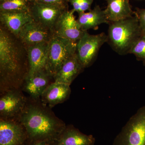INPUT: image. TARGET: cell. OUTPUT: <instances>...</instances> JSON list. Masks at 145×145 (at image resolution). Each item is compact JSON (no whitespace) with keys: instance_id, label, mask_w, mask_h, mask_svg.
I'll use <instances>...</instances> for the list:
<instances>
[{"instance_id":"d6986e66","label":"cell","mask_w":145,"mask_h":145,"mask_svg":"<svg viewBox=\"0 0 145 145\" xmlns=\"http://www.w3.org/2000/svg\"><path fill=\"white\" fill-rule=\"evenodd\" d=\"M77 21L83 31L90 29H96L100 25L109 24L104 10L99 5L89 10L88 12L80 13Z\"/></svg>"},{"instance_id":"277c9868","label":"cell","mask_w":145,"mask_h":145,"mask_svg":"<svg viewBox=\"0 0 145 145\" xmlns=\"http://www.w3.org/2000/svg\"><path fill=\"white\" fill-rule=\"evenodd\" d=\"M77 42L53 34L48 43L45 70L52 78L61 67L76 53Z\"/></svg>"},{"instance_id":"4316f807","label":"cell","mask_w":145,"mask_h":145,"mask_svg":"<svg viewBox=\"0 0 145 145\" xmlns=\"http://www.w3.org/2000/svg\"><path fill=\"white\" fill-rule=\"evenodd\" d=\"M143 64H144V65L145 66V59L143 61Z\"/></svg>"},{"instance_id":"7a4b0ae2","label":"cell","mask_w":145,"mask_h":145,"mask_svg":"<svg viewBox=\"0 0 145 145\" xmlns=\"http://www.w3.org/2000/svg\"><path fill=\"white\" fill-rule=\"evenodd\" d=\"M14 40L0 29V92L21 88L28 73Z\"/></svg>"},{"instance_id":"ffe728a7","label":"cell","mask_w":145,"mask_h":145,"mask_svg":"<svg viewBox=\"0 0 145 145\" xmlns=\"http://www.w3.org/2000/svg\"><path fill=\"white\" fill-rule=\"evenodd\" d=\"M28 0H0V11L29 12Z\"/></svg>"},{"instance_id":"52a82bcc","label":"cell","mask_w":145,"mask_h":145,"mask_svg":"<svg viewBox=\"0 0 145 145\" xmlns=\"http://www.w3.org/2000/svg\"><path fill=\"white\" fill-rule=\"evenodd\" d=\"M0 119H17L25 108L27 98L21 88L9 89L1 93Z\"/></svg>"},{"instance_id":"7c38bea8","label":"cell","mask_w":145,"mask_h":145,"mask_svg":"<svg viewBox=\"0 0 145 145\" xmlns=\"http://www.w3.org/2000/svg\"><path fill=\"white\" fill-rule=\"evenodd\" d=\"M52 77L45 69L36 72L31 76H26L21 89L28 93L34 99H40L44 91L50 83Z\"/></svg>"},{"instance_id":"44dd1931","label":"cell","mask_w":145,"mask_h":145,"mask_svg":"<svg viewBox=\"0 0 145 145\" xmlns=\"http://www.w3.org/2000/svg\"><path fill=\"white\" fill-rule=\"evenodd\" d=\"M129 54H134L139 59H145V34H142L132 47Z\"/></svg>"},{"instance_id":"ac0fdd59","label":"cell","mask_w":145,"mask_h":145,"mask_svg":"<svg viewBox=\"0 0 145 145\" xmlns=\"http://www.w3.org/2000/svg\"><path fill=\"white\" fill-rule=\"evenodd\" d=\"M107 5L105 10L109 22L130 18L134 15L129 0H105Z\"/></svg>"},{"instance_id":"603a6c76","label":"cell","mask_w":145,"mask_h":145,"mask_svg":"<svg viewBox=\"0 0 145 145\" xmlns=\"http://www.w3.org/2000/svg\"><path fill=\"white\" fill-rule=\"evenodd\" d=\"M134 14L137 17L142 34H145V8H137Z\"/></svg>"},{"instance_id":"8fae6325","label":"cell","mask_w":145,"mask_h":145,"mask_svg":"<svg viewBox=\"0 0 145 145\" xmlns=\"http://www.w3.org/2000/svg\"><path fill=\"white\" fill-rule=\"evenodd\" d=\"M53 34L49 29L33 20L23 27L18 37L27 47L49 42Z\"/></svg>"},{"instance_id":"e0dca14e","label":"cell","mask_w":145,"mask_h":145,"mask_svg":"<svg viewBox=\"0 0 145 145\" xmlns=\"http://www.w3.org/2000/svg\"><path fill=\"white\" fill-rule=\"evenodd\" d=\"M84 69L75 53L63 64L53 79L54 82L70 86Z\"/></svg>"},{"instance_id":"ba28073f","label":"cell","mask_w":145,"mask_h":145,"mask_svg":"<svg viewBox=\"0 0 145 145\" xmlns=\"http://www.w3.org/2000/svg\"><path fill=\"white\" fill-rule=\"evenodd\" d=\"M67 10V6H59L42 2L30 3L29 12L34 20L52 33L60 16Z\"/></svg>"},{"instance_id":"7402d4cb","label":"cell","mask_w":145,"mask_h":145,"mask_svg":"<svg viewBox=\"0 0 145 145\" xmlns=\"http://www.w3.org/2000/svg\"><path fill=\"white\" fill-rule=\"evenodd\" d=\"M93 0H70L72 10L78 14L91 10V7Z\"/></svg>"},{"instance_id":"6da1fadb","label":"cell","mask_w":145,"mask_h":145,"mask_svg":"<svg viewBox=\"0 0 145 145\" xmlns=\"http://www.w3.org/2000/svg\"><path fill=\"white\" fill-rule=\"evenodd\" d=\"M51 109L40 99L28 97L23 111L17 119L26 131L27 140L25 145L41 141L53 145L65 129V123Z\"/></svg>"},{"instance_id":"484cf974","label":"cell","mask_w":145,"mask_h":145,"mask_svg":"<svg viewBox=\"0 0 145 145\" xmlns=\"http://www.w3.org/2000/svg\"><path fill=\"white\" fill-rule=\"evenodd\" d=\"M29 1L30 3H36V2H41L42 0H28Z\"/></svg>"},{"instance_id":"9a60e30c","label":"cell","mask_w":145,"mask_h":145,"mask_svg":"<svg viewBox=\"0 0 145 145\" xmlns=\"http://www.w3.org/2000/svg\"><path fill=\"white\" fill-rule=\"evenodd\" d=\"M96 139L93 135L81 132L73 125H67L53 145H94Z\"/></svg>"},{"instance_id":"8992f818","label":"cell","mask_w":145,"mask_h":145,"mask_svg":"<svg viewBox=\"0 0 145 145\" xmlns=\"http://www.w3.org/2000/svg\"><path fill=\"white\" fill-rule=\"evenodd\" d=\"M108 41L107 35L105 33L96 35L85 31L77 42L76 54L84 68L91 66L94 62L101 46Z\"/></svg>"},{"instance_id":"2e32d148","label":"cell","mask_w":145,"mask_h":145,"mask_svg":"<svg viewBox=\"0 0 145 145\" xmlns=\"http://www.w3.org/2000/svg\"><path fill=\"white\" fill-rule=\"evenodd\" d=\"M0 20L10 33L18 36L23 27L34 20L29 12L0 11Z\"/></svg>"},{"instance_id":"5bb4252c","label":"cell","mask_w":145,"mask_h":145,"mask_svg":"<svg viewBox=\"0 0 145 145\" xmlns=\"http://www.w3.org/2000/svg\"><path fill=\"white\" fill-rule=\"evenodd\" d=\"M48 43H41L27 47L28 71L27 76L45 69Z\"/></svg>"},{"instance_id":"4fadbf2b","label":"cell","mask_w":145,"mask_h":145,"mask_svg":"<svg viewBox=\"0 0 145 145\" xmlns=\"http://www.w3.org/2000/svg\"><path fill=\"white\" fill-rule=\"evenodd\" d=\"M71 93L70 85L54 81L48 86L42 94L40 100L44 104L52 108L69 99Z\"/></svg>"},{"instance_id":"30bf717a","label":"cell","mask_w":145,"mask_h":145,"mask_svg":"<svg viewBox=\"0 0 145 145\" xmlns=\"http://www.w3.org/2000/svg\"><path fill=\"white\" fill-rule=\"evenodd\" d=\"M74 12L72 9L65 10L62 13L55 25L53 34L75 42L80 39L85 31L80 27Z\"/></svg>"},{"instance_id":"9c48e42d","label":"cell","mask_w":145,"mask_h":145,"mask_svg":"<svg viewBox=\"0 0 145 145\" xmlns=\"http://www.w3.org/2000/svg\"><path fill=\"white\" fill-rule=\"evenodd\" d=\"M25 130L18 119H0V145H25Z\"/></svg>"},{"instance_id":"d4e9b609","label":"cell","mask_w":145,"mask_h":145,"mask_svg":"<svg viewBox=\"0 0 145 145\" xmlns=\"http://www.w3.org/2000/svg\"><path fill=\"white\" fill-rule=\"evenodd\" d=\"M29 145H53L50 143L45 141H41V142H37L34 143L32 144Z\"/></svg>"},{"instance_id":"cb8c5ba5","label":"cell","mask_w":145,"mask_h":145,"mask_svg":"<svg viewBox=\"0 0 145 145\" xmlns=\"http://www.w3.org/2000/svg\"><path fill=\"white\" fill-rule=\"evenodd\" d=\"M41 2L59 6H67V2L65 0H42Z\"/></svg>"},{"instance_id":"3957f363","label":"cell","mask_w":145,"mask_h":145,"mask_svg":"<svg viewBox=\"0 0 145 145\" xmlns=\"http://www.w3.org/2000/svg\"><path fill=\"white\" fill-rule=\"evenodd\" d=\"M108 41L112 48L120 55L129 54L132 47L142 36L136 16L109 22Z\"/></svg>"},{"instance_id":"83f0119b","label":"cell","mask_w":145,"mask_h":145,"mask_svg":"<svg viewBox=\"0 0 145 145\" xmlns=\"http://www.w3.org/2000/svg\"><path fill=\"white\" fill-rule=\"evenodd\" d=\"M65 1L66 2H69L70 0H65Z\"/></svg>"},{"instance_id":"5b68a950","label":"cell","mask_w":145,"mask_h":145,"mask_svg":"<svg viewBox=\"0 0 145 145\" xmlns=\"http://www.w3.org/2000/svg\"><path fill=\"white\" fill-rule=\"evenodd\" d=\"M112 145H145V106L130 118Z\"/></svg>"}]
</instances>
